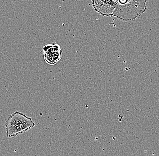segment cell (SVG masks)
Wrapping results in <instances>:
<instances>
[{"label": "cell", "instance_id": "cell-5", "mask_svg": "<svg viewBox=\"0 0 159 156\" xmlns=\"http://www.w3.org/2000/svg\"><path fill=\"white\" fill-rule=\"evenodd\" d=\"M114 1H115V0H114Z\"/></svg>", "mask_w": 159, "mask_h": 156}, {"label": "cell", "instance_id": "cell-1", "mask_svg": "<svg viewBox=\"0 0 159 156\" xmlns=\"http://www.w3.org/2000/svg\"><path fill=\"white\" fill-rule=\"evenodd\" d=\"M148 0H115L112 16L124 21L135 20L145 12Z\"/></svg>", "mask_w": 159, "mask_h": 156}, {"label": "cell", "instance_id": "cell-2", "mask_svg": "<svg viewBox=\"0 0 159 156\" xmlns=\"http://www.w3.org/2000/svg\"><path fill=\"white\" fill-rule=\"evenodd\" d=\"M35 126L34 121L22 112L16 111L8 115L6 121V135L14 138Z\"/></svg>", "mask_w": 159, "mask_h": 156}, {"label": "cell", "instance_id": "cell-4", "mask_svg": "<svg viewBox=\"0 0 159 156\" xmlns=\"http://www.w3.org/2000/svg\"><path fill=\"white\" fill-rule=\"evenodd\" d=\"M92 7L95 11L103 16H112L115 7L114 0H92Z\"/></svg>", "mask_w": 159, "mask_h": 156}, {"label": "cell", "instance_id": "cell-3", "mask_svg": "<svg viewBox=\"0 0 159 156\" xmlns=\"http://www.w3.org/2000/svg\"><path fill=\"white\" fill-rule=\"evenodd\" d=\"M44 61L48 65H53L57 64L62 57L60 46L56 43L45 45L42 48Z\"/></svg>", "mask_w": 159, "mask_h": 156}]
</instances>
